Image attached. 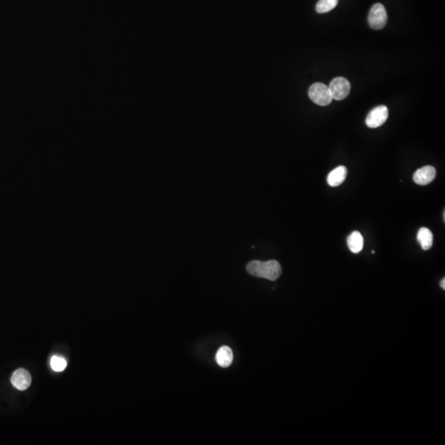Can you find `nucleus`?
Segmentation results:
<instances>
[{
  "label": "nucleus",
  "instance_id": "obj_3",
  "mask_svg": "<svg viewBox=\"0 0 445 445\" xmlns=\"http://www.w3.org/2000/svg\"><path fill=\"white\" fill-rule=\"evenodd\" d=\"M368 21L370 26L375 30L384 28L388 21V14L384 5L375 3L370 9Z\"/></svg>",
  "mask_w": 445,
  "mask_h": 445
},
{
  "label": "nucleus",
  "instance_id": "obj_2",
  "mask_svg": "<svg viewBox=\"0 0 445 445\" xmlns=\"http://www.w3.org/2000/svg\"><path fill=\"white\" fill-rule=\"evenodd\" d=\"M309 96L314 103L328 106L332 101L329 87L322 82H315L309 87Z\"/></svg>",
  "mask_w": 445,
  "mask_h": 445
},
{
  "label": "nucleus",
  "instance_id": "obj_8",
  "mask_svg": "<svg viewBox=\"0 0 445 445\" xmlns=\"http://www.w3.org/2000/svg\"><path fill=\"white\" fill-rule=\"evenodd\" d=\"M346 176H347V168L345 166L336 167L328 174V185L332 187L340 186L344 182Z\"/></svg>",
  "mask_w": 445,
  "mask_h": 445
},
{
  "label": "nucleus",
  "instance_id": "obj_1",
  "mask_svg": "<svg viewBox=\"0 0 445 445\" xmlns=\"http://www.w3.org/2000/svg\"><path fill=\"white\" fill-rule=\"evenodd\" d=\"M247 271L250 275L275 281L281 276L282 268L280 263L275 260L262 262L260 261H252L247 264Z\"/></svg>",
  "mask_w": 445,
  "mask_h": 445
},
{
  "label": "nucleus",
  "instance_id": "obj_5",
  "mask_svg": "<svg viewBox=\"0 0 445 445\" xmlns=\"http://www.w3.org/2000/svg\"><path fill=\"white\" fill-rule=\"evenodd\" d=\"M389 117V109L386 106L381 105L373 109L370 113L368 114L365 123L368 127L378 128L384 125L386 122Z\"/></svg>",
  "mask_w": 445,
  "mask_h": 445
},
{
  "label": "nucleus",
  "instance_id": "obj_14",
  "mask_svg": "<svg viewBox=\"0 0 445 445\" xmlns=\"http://www.w3.org/2000/svg\"><path fill=\"white\" fill-rule=\"evenodd\" d=\"M441 286L443 290H445V279L444 278L443 280H441Z\"/></svg>",
  "mask_w": 445,
  "mask_h": 445
},
{
  "label": "nucleus",
  "instance_id": "obj_12",
  "mask_svg": "<svg viewBox=\"0 0 445 445\" xmlns=\"http://www.w3.org/2000/svg\"><path fill=\"white\" fill-rule=\"evenodd\" d=\"M338 3V0H319L316 5V10L319 13H325L334 9Z\"/></svg>",
  "mask_w": 445,
  "mask_h": 445
},
{
  "label": "nucleus",
  "instance_id": "obj_4",
  "mask_svg": "<svg viewBox=\"0 0 445 445\" xmlns=\"http://www.w3.org/2000/svg\"><path fill=\"white\" fill-rule=\"evenodd\" d=\"M330 92L332 98L341 101L346 98L351 92V83L346 78L337 77L330 83Z\"/></svg>",
  "mask_w": 445,
  "mask_h": 445
},
{
  "label": "nucleus",
  "instance_id": "obj_7",
  "mask_svg": "<svg viewBox=\"0 0 445 445\" xmlns=\"http://www.w3.org/2000/svg\"><path fill=\"white\" fill-rule=\"evenodd\" d=\"M11 383L18 390L24 391L28 389L31 384V375L24 369L16 370L11 377Z\"/></svg>",
  "mask_w": 445,
  "mask_h": 445
},
{
  "label": "nucleus",
  "instance_id": "obj_9",
  "mask_svg": "<svg viewBox=\"0 0 445 445\" xmlns=\"http://www.w3.org/2000/svg\"><path fill=\"white\" fill-rule=\"evenodd\" d=\"M349 249L355 254H358L364 248V238L358 231H354L347 238Z\"/></svg>",
  "mask_w": 445,
  "mask_h": 445
},
{
  "label": "nucleus",
  "instance_id": "obj_13",
  "mask_svg": "<svg viewBox=\"0 0 445 445\" xmlns=\"http://www.w3.org/2000/svg\"><path fill=\"white\" fill-rule=\"evenodd\" d=\"M50 366L54 371L61 372L67 366V361L61 356H54L50 360Z\"/></svg>",
  "mask_w": 445,
  "mask_h": 445
},
{
  "label": "nucleus",
  "instance_id": "obj_6",
  "mask_svg": "<svg viewBox=\"0 0 445 445\" xmlns=\"http://www.w3.org/2000/svg\"><path fill=\"white\" fill-rule=\"evenodd\" d=\"M436 177V168L432 166H425L416 171L413 175V181L418 185L426 186L432 182Z\"/></svg>",
  "mask_w": 445,
  "mask_h": 445
},
{
  "label": "nucleus",
  "instance_id": "obj_11",
  "mask_svg": "<svg viewBox=\"0 0 445 445\" xmlns=\"http://www.w3.org/2000/svg\"><path fill=\"white\" fill-rule=\"evenodd\" d=\"M215 359L219 366L228 368L233 362V351L228 346H223L217 352Z\"/></svg>",
  "mask_w": 445,
  "mask_h": 445
},
{
  "label": "nucleus",
  "instance_id": "obj_10",
  "mask_svg": "<svg viewBox=\"0 0 445 445\" xmlns=\"http://www.w3.org/2000/svg\"><path fill=\"white\" fill-rule=\"evenodd\" d=\"M417 241L422 249L428 251L433 246V233L427 228H421L417 233Z\"/></svg>",
  "mask_w": 445,
  "mask_h": 445
}]
</instances>
